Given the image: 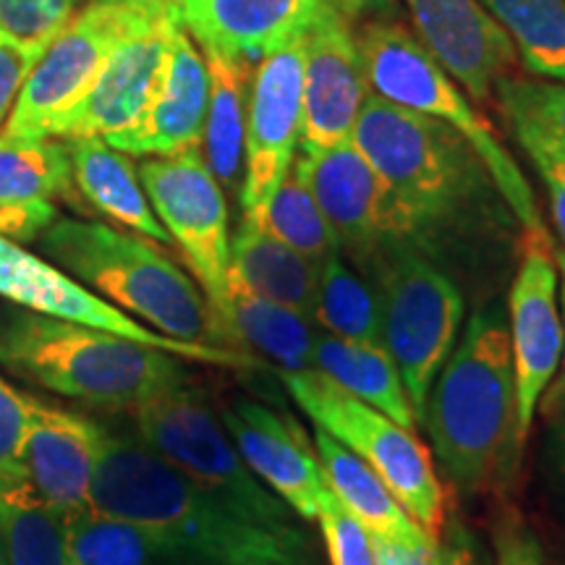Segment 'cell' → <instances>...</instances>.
<instances>
[{"instance_id":"obj_1","label":"cell","mask_w":565,"mask_h":565,"mask_svg":"<svg viewBox=\"0 0 565 565\" xmlns=\"http://www.w3.org/2000/svg\"><path fill=\"white\" fill-rule=\"evenodd\" d=\"M353 145L393 194L408 242L443 267L454 254L519 252V221L475 147L448 124L370 89Z\"/></svg>"},{"instance_id":"obj_2","label":"cell","mask_w":565,"mask_h":565,"mask_svg":"<svg viewBox=\"0 0 565 565\" xmlns=\"http://www.w3.org/2000/svg\"><path fill=\"white\" fill-rule=\"evenodd\" d=\"M92 511L160 532L171 561L192 565H322L303 521L273 524L202 490L131 427L103 422Z\"/></svg>"},{"instance_id":"obj_3","label":"cell","mask_w":565,"mask_h":565,"mask_svg":"<svg viewBox=\"0 0 565 565\" xmlns=\"http://www.w3.org/2000/svg\"><path fill=\"white\" fill-rule=\"evenodd\" d=\"M433 454L458 492H503L519 471L524 440L515 422V377L505 307L471 315L422 408Z\"/></svg>"},{"instance_id":"obj_4","label":"cell","mask_w":565,"mask_h":565,"mask_svg":"<svg viewBox=\"0 0 565 565\" xmlns=\"http://www.w3.org/2000/svg\"><path fill=\"white\" fill-rule=\"evenodd\" d=\"M186 359L121 335L11 307L0 309V370L58 398L129 414L192 380Z\"/></svg>"},{"instance_id":"obj_5","label":"cell","mask_w":565,"mask_h":565,"mask_svg":"<svg viewBox=\"0 0 565 565\" xmlns=\"http://www.w3.org/2000/svg\"><path fill=\"white\" fill-rule=\"evenodd\" d=\"M38 244L53 265L147 328L175 341L238 351L194 275L152 238L61 215Z\"/></svg>"},{"instance_id":"obj_6","label":"cell","mask_w":565,"mask_h":565,"mask_svg":"<svg viewBox=\"0 0 565 565\" xmlns=\"http://www.w3.org/2000/svg\"><path fill=\"white\" fill-rule=\"evenodd\" d=\"M356 40L366 82L374 95L456 129L482 158L521 231L545 225L536 207L532 183L521 173L519 162L508 152L503 139L477 105L463 95L461 84L435 61V55L422 45L412 30L377 19L364 24Z\"/></svg>"},{"instance_id":"obj_7","label":"cell","mask_w":565,"mask_h":565,"mask_svg":"<svg viewBox=\"0 0 565 565\" xmlns=\"http://www.w3.org/2000/svg\"><path fill=\"white\" fill-rule=\"evenodd\" d=\"M383 324V345L404 377L416 419L429 387L461 335L466 296L461 282L412 242H393L364 267Z\"/></svg>"},{"instance_id":"obj_8","label":"cell","mask_w":565,"mask_h":565,"mask_svg":"<svg viewBox=\"0 0 565 565\" xmlns=\"http://www.w3.org/2000/svg\"><path fill=\"white\" fill-rule=\"evenodd\" d=\"M278 377L307 419L370 463L416 524L440 542L445 490L416 433L343 391L328 374L299 370L278 372Z\"/></svg>"},{"instance_id":"obj_9","label":"cell","mask_w":565,"mask_h":565,"mask_svg":"<svg viewBox=\"0 0 565 565\" xmlns=\"http://www.w3.org/2000/svg\"><path fill=\"white\" fill-rule=\"evenodd\" d=\"M129 419L134 433L154 454L223 503L273 524L301 519L244 463L228 429L223 427L217 406L192 380L131 408Z\"/></svg>"},{"instance_id":"obj_10","label":"cell","mask_w":565,"mask_h":565,"mask_svg":"<svg viewBox=\"0 0 565 565\" xmlns=\"http://www.w3.org/2000/svg\"><path fill=\"white\" fill-rule=\"evenodd\" d=\"M166 0H89L47 42L30 79L21 87L3 134L24 139L51 137L108 61L113 47Z\"/></svg>"},{"instance_id":"obj_11","label":"cell","mask_w":565,"mask_h":565,"mask_svg":"<svg viewBox=\"0 0 565 565\" xmlns=\"http://www.w3.org/2000/svg\"><path fill=\"white\" fill-rule=\"evenodd\" d=\"M139 179L171 244L181 249L194 280L223 322L228 299L231 217L225 189L210 171L202 147L168 158H147L139 166Z\"/></svg>"},{"instance_id":"obj_12","label":"cell","mask_w":565,"mask_h":565,"mask_svg":"<svg viewBox=\"0 0 565 565\" xmlns=\"http://www.w3.org/2000/svg\"><path fill=\"white\" fill-rule=\"evenodd\" d=\"M0 296L17 307L32 309V312L55 317L87 328L105 330V333L121 335L126 341L152 345V349L168 351L186 362H202L228 370H259L263 359L252 353L223 349V345H204L175 341L147 328L124 309L113 307L103 296L89 291L79 280L71 278L66 270L53 265L51 259L26 252L24 246L0 238Z\"/></svg>"},{"instance_id":"obj_13","label":"cell","mask_w":565,"mask_h":565,"mask_svg":"<svg viewBox=\"0 0 565 565\" xmlns=\"http://www.w3.org/2000/svg\"><path fill=\"white\" fill-rule=\"evenodd\" d=\"M508 335L515 377V422L526 443L563 356L561 273L547 225L521 231L519 265L508 291Z\"/></svg>"},{"instance_id":"obj_14","label":"cell","mask_w":565,"mask_h":565,"mask_svg":"<svg viewBox=\"0 0 565 565\" xmlns=\"http://www.w3.org/2000/svg\"><path fill=\"white\" fill-rule=\"evenodd\" d=\"M303 121V34L254 68L244 129V217H257L296 160Z\"/></svg>"},{"instance_id":"obj_15","label":"cell","mask_w":565,"mask_h":565,"mask_svg":"<svg viewBox=\"0 0 565 565\" xmlns=\"http://www.w3.org/2000/svg\"><path fill=\"white\" fill-rule=\"evenodd\" d=\"M294 166L333 225L343 257L359 273L383 246L408 242L393 194L353 139L320 152H301Z\"/></svg>"},{"instance_id":"obj_16","label":"cell","mask_w":565,"mask_h":565,"mask_svg":"<svg viewBox=\"0 0 565 565\" xmlns=\"http://www.w3.org/2000/svg\"><path fill=\"white\" fill-rule=\"evenodd\" d=\"M179 13L173 0L158 6L113 47L87 95L53 126V139L118 137L145 116L158 87Z\"/></svg>"},{"instance_id":"obj_17","label":"cell","mask_w":565,"mask_h":565,"mask_svg":"<svg viewBox=\"0 0 565 565\" xmlns=\"http://www.w3.org/2000/svg\"><path fill=\"white\" fill-rule=\"evenodd\" d=\"M370 95L362 51L349 11L330 0L303 32L301 152H320L353 139Z\"/></svg>"},{"instance_id":"obj_18","label":"cell","mask_w":565,"mask_h":565,"mask_svg":"<svg viewBox=\"0 0 565 565\" xmlns=\"http://www.w3.org/2000/svg\"><path fill=\"white\" fill-rule=\"evenodd\" d=\"M217 414L259 482L270 487L303 521H317L330 487L312 437L303 435L291 416L244 395H233Z\"/></svg>"},{"instance_id":"obj_19","label":"cell","mask_w":565,"mask_h":565,"mask_svg":"<svg viewBox=\"0 0 565 565\" xmlns=\"http://www.w3.org/2000/svg\"><path fill=\"white\" fill-rule=\"evenodd\" d=\"M103 422L30 395L21 475L63 519L89 511Z\"/></svg>"},{"instance_id":"obj_20","label":"cell","mask_w":565,"mask_h":565,"mask_svg":"<svg viewBox=\"0 0 565 565\" xmlns=\"http://www.w3.org/2000/svg\"><path fill=\"white\" fill-rule=\"evenodd\" d=\"M416 38L477 105L492 100L494 87L519 61L508 34L479 0H404Z\"/></svg>"},{"instance_id":"obj_21","label":"cell","mask_w":565,"mask_h":565,"mask_svg":"<svg viewBox=\"0 0 565 565\" xmlns=\"http://www.w3.org/2000/svg\"><path fill=\"white\" fill-rule=\"evenodd\" d=\"M210 74L202 47L175 24L158 87L134 129L105 139L131 158H168L202 147L207 121Z\"/></svg>"},{"instance_id":"obj_22","label":"cell","mask_w":565,"mask_h":565,"mask_svg":"<svg viewBox=\"0 0 565 565\" xmlns=\"http://www.w3.org/2000/svg\"><path fill=\"white\" fill-rule=\"evenodd\" d=\"M324 3L330 0H173L202 51L252 63L299 40Z\"/></svg>"},{"instance_id":"obj_23","label":"cell","mask_w":565,"mask_h":565,"mask_svg":"<svg viewBox=\"0 0 565 565\" xmlns=\"http://www.w3.org/2000/svg\"><path fill=\"white\" fill-rule=\"evenodd\" d=\"M66 139L0 134V238L32 244L58 221V200L74 196Z\"/></svg>"},{"instance_id":"obj_24","label":"cell","mask_w":565,"mask_h":565,"mask_svg":"<svg viewBox=\"0 0 565 565\" xmlns=\"http://www.w3.org/2000/svg\"><path fill=\"white\" fill-rule=\"evenodd\" d=\"M71 154L74 189L92 210L118 225L158 244H171V236L154 215L150 196L141 186L139 168L131 154L108 145L103 137L66 139Z\"/></svg>"},{"instance_id":"obj_25","label":"cell","mask_w":565,"mask_h":565,"mask_svg":"<svg viewBox=\"0 0 565 565\" xmlns=\"http://www.w3.org/2000/svg\"><path fill=\"white\" fill-rule=\"evenodd\" d=\"M223 322L238 351L252 349L254 356L275 364L278 372L315 370V345L320 330L312 317L296 312L286 303L263 299L228 278Z\"/></svg>"},{"instance_id":"obj_26","label":"cell","mask_w":565,"mask_h":565,"mask_svg":"<svg viewBox=\"0 0 565 565\" xmlns=\"http://www.w3.org/2000/svg\"><path fill=\"white\" fill-rule=\"evenodd\" d=\"M228 278L263 299L286 303L307 317L315 315L320 267L249 217H242L231 236Z\"/></svg>"},{"instance_id":"obj_27","label":"cell","mask_w":565,"mask_h":565,"mask_svg":"<svg viewBox=\"0 0 565 565\" xmlns=\"http://www.w3.org/2000/svg\"><path fill=\"white\" fill-rule=\"evenodd\" d=\"M312 443L317 456H320L330 492L366 529V534L385 536V540H419L427 534L398 503V498L383 482V477L353 450L322 433L320 427H315Z\"/></svg>"},{"instance_id":"obj_28","label":"cell","mask_w":565,"mask_h":565,"mask_svg":"<svg viewBox=\"0 0 565 565\" xmlns=\"http://www.w3.org/2000/svg\"><path fill=\"white\" fill-rule=\"evenodd\" d=\"M204 53L210 74L207 121H204V158L223 189L238 192L244 179L246 105L257 63Z\"/></svg>"},{"instance_id":"obj_29","label":"cell","mask_w":565,"mask_h":565,"mask_svg":"<svg viewBox=\"0 0 565 565\" xmlns=\"http://www.w3.org/2000/svg\"><path fill=\"white\" fill-rule=\"evenodd\" d=\"M315 370L416 433V412L408 401L404 377L383 345L353 343L328 333L317 335Z\"/></svg>"},{"instance_id":"obj_30","label":"cell","mask_w":565,"mask_h":565,"mask_svg":"<svg viewBox=\"0 0 565 565\" xmlns=\"http://www.w3.org/2000/svg\"><path fill=\"white\" fill-rule=\"evenodd\" d=\"M0 532L9 565H66V519L24 477H0Z\"/></svg>"},{"instance_id":"obj_31","label":"cell","mask_w":565,"mask_h":565,"mask_svg":"<svg viewBox=\"0 0 565 565\" xmlns=\"http://www.w3.org/2000/svg\"><path fill=\"white\" fill-rule=\"evenodd\" d=\"M171 545L160 532L100 511L66 519V565H160Z\"/></svg>"},{"instance_id":"obj_32","label":"cell","mask_w":565,"mask_h":565,"mask_svg":"<svg viewBox=\"0 0 565 565\" xmlns=\"http://www.w3.org/2000/svg\"><path fill=\"white\" fill-rule=\"evenodd\" d=\"M508 129L524 152L565 162V82L511 76L494 87Z\"/></svg>"},{"instance_id":"obj_33","label":"cell","mask_w":565,"mask_h":565,"mask_svg":"<svg viewBox=\"0 0 565 565\" xmlns=\"http://www.w3.org/2000/svg\"><path fill=\"white\" fill-rule=\"evenodd\" d=\"M511 38L524 68L565 82V0H479Z\"/></svg>"},{"instance_id":"obj_34","label":"cell","mask_w":565,"mask_h":565,"mask_svg":"<svg viewBox=\"0 0 565 565\" xmlns=\"http://www.w3.org/2000/svg\"><path fill=\"white\" fill-rule=\"evenodd\" d=\"M312 320L328 335L383 345V324L372 282L343 254H335L320 267Z\"/></svg>"},{"instance_id":"obj_35","label":"cell","mask_w":565,"mask_h":565,"mask_svg":"<svg viewBox=\"0 0 565 565\" xmlns=\"http://www.w3.org/2000/svg\"><path fill=\"white\" fill-rule=\"evenodd\" d=\"M249 221L265 225L275 238L303 254L317 267H322L335 254H343L333 225L328 223V217L317 204L315 194L309 192L307 181L296 171V166H291L280 186L275 189L265 210L257 217H249Z\"/></svg>"},{"instance_id":"obj_36","label":"cell","mask_w":565,"mask_h":565,"mask_svg":"<svg viewBox=\"0 0 565 565\" xmlns=\"http://www.w3.org/2000/svg\"><path fill=\"white\" fill-rule=\"evenodd\" d=\"M317 524L322 532L328 565H377L366 529L338 503L333 492L324 498Z\"/></svg>"},{"instance_id":"obj_37","label":"cell","mask_w":565,"mask_h":565,"mask_svg":"<svg viewBox=\"0 0 565 565\" xmlns=\"http://www.w3.org/2000/svg\"><path fill=\"white\" fill-rule=\"evenodd\" d=\"M84 0H0V30L21 40L53 38Z\"/></svg>"},{"instance_id":"obj_38","label":"cell","mask_w":565,"mask_h":565,"mask_svg":"<svg viewBox=\"0 0 565 565\" xmlns=\"http://www.w3.org/2000/svg\"><path fill=\"white\" fill-rule=\"evenodd\" d=\"M47 42H51V38L21 40L17 34L0 30V126L9 121L21 87L30 79L32 68L38 66Z\"/></svg>"},{"instance_id":"obj_39","label":"cell","mask_w":565,"mask_h":565,"mask_svg":"<svg viewBox=\"0 0 565 565\" xmlns=\"http://www.w3.org/2000/svg\"><path fill=\"white\" fill-rule=\"evenodd\" d=\"M494 565H547L540 536L515 508H503L494 524Z\"/></svg>"},{"instance_id":"obj_40","label":"cell","mask_w":565,"mask_h":565,"mask_svg":"<svg viewBox=\"0 0 565 565\" xmlns=\"http://www.w3.org/2000/svg\"><path fill=\"white\" fill-rule=\"evenodd\" d=\"M30 393L6 383L0 374V477L21 475V440H24Z\"/></svg>"},{"instance_id":"obj_41","label":"cell","mask_w":565,"mask_h":565,"mask_svg":"<svg viewBox=\"0 0 565 565\" xmlns=\"http://www.w3.org/2000/svg\"><path fill=\"white\" fill-rule=\"evenodd\" d=\"M377 565H443L440 542L433 536L419 540H385V536H370Z\"/></svg>"},{"instance_id":"obj_42","label":"cell","mask_w":565,"mask_h":565,"mask_svg":"<svg viewBox=\"0 0 565 565\" xmlns=\"http://www.w3.org/2000/svg\"><path fill=\"white\" fill-rule=\"evenodd\" d=\"M536 173L545 183L550 196V212H553V223L557 236H561V249L565 252V162L545 158V154H532Z\"/></svg>"},{"instance_id":"obj_43","label":"cell","mask_w":565,"mask_h":565,"mask_svg":"<svg viewBox=\"0 0 565 565\" xmlns=\"http://www.w3.org/2000/svg\"><path fill=\"white\" fill-rule=\"evenodd\" d=\"M440 557L443 565H482V555H479V545L475 534L463 524H445L440 534Z\"/></svg>"},{"instance_id":"obj_44","label":"cell","mask_w":565,"mask_h":565,"mask_svg":"<svg viewBox=\"0 0 565 565\" xmlns=\"http://www.w3.org/2000/svg\"><path fill=\"white\" fill-rule=\"evenodd\" d=\"M545 414L547 419H553L550 422L553 424V427H550V450H553L555 475L565 487V395L545 404Z\"/></svg>"},{"instance_id":"obj_45","label":"cell","mask_w":565,"mask_h":565,"mask_svg":"<svg viewBox=\"0 0 565 565\" xmlns=\"http://www.w3.org/2000/svg\"><path fill=\"white\" fill-rule=\"evenodd\" d=\"M555 259H557V273H561V317H563V356H561V377L555 383H550V395L545 404L565 395V252L561 246H555Z\"/></svg>"},{"instance_id":"obj_46","label":"cell","mask_w":565,"mask_h":565,"mask_svg":"<svg viewBox=\"0 0 565 565\" xmlns=\"http://www.w3.org/2000/svg\"><path fill=\"white\" fill-rule=\"evenodd\" d=\"M0 565H9V557H6V542H3V532H0Z\"/></svg>"},{"instance_id":"obj_47","label":"cell","mask_w":565,"mask_h":565,"mask_svg":"<svg viewBox=\"0 0 565 565\" xmlns=\"http://www.w3.org/2000/svg\"><path fill=\"white\" fill-rule=\"evenodd\" d=\"M160 565H192V563H183V561H168V563H160Z\"/></svg>"}]
</instances>
